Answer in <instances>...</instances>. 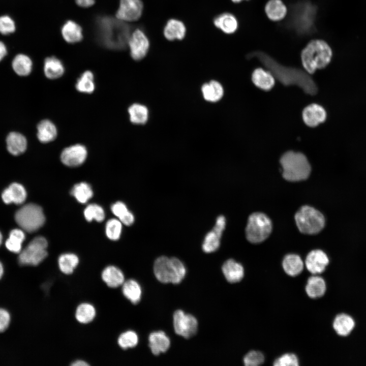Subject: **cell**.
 Returning a JSON list of instances; mask_svg holds the SVG:
<instances>
[{
	"label": "cell",
	"mask_w": 366,
	"mask_h": 366,
	"mask_svg": "<svg viewBox=\"0 0 366 366\" xmlns=\"http://www.w3.org/2000/svg\"><path fill=\"white\" fill-rule=\"evenodd\" d=\"M249 59L257 58L279 82L285 86L296 85L306 94L314 96L318 87L309 74L300 69L281 65L272 57L261 51L249 53Z\"/></svg>",
	"instance_id": "1"
},
{
	"label": "cell",
	"mask_w": 366,
	"mask_h": 366,
	"mask_svg": "<svg viewBox=\"0 0 366 366\" xmlns=\"http://www.w3.org/2000/svg\"><path fill=\"white\" fill-rule=\"evenodd\" d=\"M317 8L307 0L299 1L290 7L288 25L300 35L312 34L315 29Z\"/></svg>",
	"instance_id": "2"
},
{
	"label": "cell",
	"mask_w": 366,
	"mask_h": 366,
	"mask_svg": "<svg viewBox=\"0 0 366 366\" xmlns=\"http://www.w3.org/2000/svg\"><path fill=\"white\" fill-rule=\"evenodd\" d=\"M332 51L329 44L321 39L309 42L301 52L302 66L309 74L325 68L330 62Z\"/></svg>",
	"instance_id": "3"
},
{
	"label": "cell",
	"mask_w": 366,
	"mask_h": 366,
	"mask_svg": "<svg viewBox=\"0 0 366 366\" xmlns=\"http://www.w3.org/2000/svg\"><path fill=\"white\" fill-rule=\"evenodd\" d=\"M282 176L290 181H298L307 179L311 167L306 156L301 152L288 151L280 158Z\"/></svg>",
	"instance_id": "4"
},
{
	"label": "cell",
	"mask_w": 366,
	"mask_h": 366,
	"mask_svg": "<svg viewBox=\"0 0 366 366\" xmlns=\"http://www.w3.org/2000/svg\"><path fill=\"white\" fill-rule=\"evenodd\" d=\"M153 269L156 278L162 283L179 284L186 274L185 266L175 257H158L154 262Z\"/></svg>",
	"instance_id": "5"
},
{
	"label": "cell",
	"mask_w": 366,
	"mask_h": 366,
	"mask_svg": "<svg viewBox=\"0 0 366 366\" xmlns=\"http://www.w3.org/2000/svg\"><path fill=\"white\" fill-rule=\"evenodd\" d=\"M294 219L298 230L303 234H317L325 226V218L323 214L308 205L301 207L295 214Z\"/></svg>",
	"instance_id": "6"
},
{
	"label": "cell",
	"mask_w": 366,
	"mask_h": 366,
	"mask_svg": "<svg viewBox=\"0 0 366 366\" xmlns=\"http://www.w3.org/2000/svg\"><path fill=\"white\" fill-rule=\"evenodd\" d=\"M15 220L23 231L34 232L44 224L45 218L41 207L34 203L25 204L15 213Z\"/></svg>",
	"instance_id": "7"
},
{
	"label": "cell",
	"mask_w": 366,
	"mask_h": 366,
	"mask_svg": "<svg viewBox=\"0 0 366 366\" xmlns=\"http://www.w3.org/2000/svg\"><path fill=\"white\" fill-rule=\"evenodd\" d=\"M272 228L270 219L264 214L256 212L249 217L246 228L247 240L251 243H258L265 240Z\"/></svg>",
	"instance_id": "8"
},
{
	"label": "cell",
	"mask_w": 366,
	"mask_h": 366,
	"mask_svg": "<svg viewBox=\"0 0 366 366\" xmlns=\"http://www.w3.org/2000/svg\"><path fill=\"white\" fill-rule=\"evenodd\" d=\"M48 242L43 236L34 238L19 253V264L21 265L37 266L47 256Z\"/></svg>",
	"instance_id": "9"
},
{
	"label": "cell",
	"mask_w": 366,
	"mask_h": 366,
	"mask_svg": "<svg viewBox=\"0 0 366 366\" xmlns=\"http://www.w3.org/2000/svg\"><path fill=\"white\" fill-rule=\"evenodd\" d=\"M174 331L176 334L186 339L194 336L198 330V321L191 314H186L182 310L176 311L173 316Z\"/></svg>",
	"instance_id": "10"
},
{
	"label": "cell",
	"mask_w": 366,
	"mask_h": 366,
	"mask_svg": "<svg viewBox=\"0 0 366 366\" xmlns=\"http://www.w3.org/2000/svg\"><path fill=\"white\" fill-rule=\"evenodd\" d=\"M128 46L129 47L132 58L135 60H140L147 53L149 42L145 34L141 29H136L132 33Z\"/></svg>",
	"instance_id": "11"
},
{
	"label": "cell",
	"mask_w": 366,
	"mask_h": 366,
	"mask_svg": "<svg viewBox=\"0 0 366 366\" xmlns=\"http://www.w3.org/2000/svg\"><path fill=\"white\" fill-rule=\"evenodd\" d=\"M143 9L141 0H120L115 17L124 22L135 21L141 16Z\"/></svg>",
	"instance_id": "12"
},
{
	"label": "cell",
	"mask_w": 366,
	"mask_h": 366,
	"mask_svg": "<svg viewBox=\"0 0 366 366\" xmlns=\"http://www.w3.org/2000/svg\"><path fill=\"white\" fill-rule=\"evenodd\" d=\"M226 226V219L219 216L216 220L213 229L205 235L202 245L203 251L207 253L217 251L220 245V240Z\"/></svg>",
	"instance_id": "13"
},
{
	"label": "cell",
	"mask_w": 366,
	"mask_h": 366,
	"mask_svg": "<svg viewBox=\"0 0 366 366\" xmlns=\"http://www.w3.org/2000/svg\"><path fill=\"white\" fill-rule=\"evenodd\" d=\"M87 151L85 146L76 144L65 148L60 155L62 163L69 167H76L81 165L85 161Z\"/></svg>",
	"instance_id": "14"
},
{
	"label": "cell",
	"mask_w": 366,
	"mask_h": 366,
	"mask_svg": "<svg viewBox=\"0 0 366 366\" xmlns=\"http://www.w3.org/2000/svg\"><path fill=\"white\" fill-rule=\"evenodd\" d=\"M328 263V256L325 252L319 249L310 252L305 260L307 269L313 274L323 272Z\"/></svg>",
	"instance_id": "15"
},
{
	"label": "cell",
	"mask_w": 366,
	"mask_h": 366,
	"mask_svg": "<svg viewBox=\"0 0 366 366\" xmlns=\"http://www.w3.org/2000/svg\"><path fill=\"white\" fill-rule=\"evenodd\" d=\"M302 116L304 123L308 126L315 127L325 121L327 113L322 106L313 103L303 109Z\"/></svg>",
	"instance_id": "16"
},
{
	"label": "cell",
	"mask_w": 366,
	"mask_h": 366,
	"mask_svg": "<svg viewBox=\"0 0 366 366\" xmlns=\"http://www.w3.org/2000/svg\"><path fill=\"white\" fill-rule=\"evenodd\" d=\"M26 198L25 188L21 184L14 182L5 189L2 193V198L6 204L12 203L16 204L23 203Z\"/></svg>",
	"instance_id": "17"
},
{
	"label": "cell",
	"mask_w": 366,
	"mask_h": 366,
	"mask_svg": "<svg viewBox=\"0 0 366 366\" xmlns=\"http://www.w3.org/2000/svg\"><path fill=\"white\" fill-rule=\"evenodd\" d=\"M148 346L152 354L158 355L168 350L170 346V340L164 331H154L149 335Z\"/></svg>",
	"instance_id": "18"
},
{
	"label": "cell",
	"mask_w": 366,
	"mask_h": 366,
	"mask_svg": "<svg viewBox=\"0 0 366 366\" xmlns=\"http://www.w3.org/2000/svg\"><path fill=\"white\" fill-rule=\"evenodd\" d=\"M101 278L105 284L111 288L122 286L125 281V276L121 270L114 265L106 267L102 271Z\"/></svg>",
	"instance_id": "19"
},
{
	"label": "cell",
	"mask_w": 366,
	"mask_h": 366,
	"mask_svg": "<svg viewBox=\"0 0 366 366\" xmlns=\"http://www.w3.org/2000/svg\"><path fill=\"white\" fill-rule=\"evenodd\" d=\"M222 270L226 280L231 283L240 281L244 276L242 265L232 259H228L224 263Z\"/></svg>",
	"instance_id": "20"
},
{
	"label": "cell",
	"mask_w": 366,
	"mask_h": 366,
	"mask_svg": "<svg viewBox=\"0 0 366 366\" xmlns=\"http://www.w3.org/2000/svg\"><path fill=\"white\" fill-rule=\"evenodd\" d=\"M186 33V27L184 23L176 19L168 20L163 30L165 38L169 41L182 40Z\"/></svg>",
	"instance_id": "21"
},
{
	"label": "cell",
	"mask_w": 366,
	"mask_h": 366,
	"mask_svg": "<svg viewBox=\"0 0 366 366\" xmlns=\"http://www.w3.org/2000/svg\"><path fill=\"white\" fill-rule=\"evenodd\" d=\"M252 80L255 86L265 91L272 89L275 83L273 75L268 71L261 68L255 69L253 71Z\"/></svg>",
	"instance_id": "22"
},
{
	"label": "cell",
	"mask_w": 366,
	"mask_h": 366,
	"mask_svg": "<svg viewBox=\"0 0 366 366\" xmlns=\"http://www.w3.org/2000/svg\"><path fill=\"white\" fill-rule=\"evenodd\" d=\"M213 22L216 27L227 34L235 33L238 27L236 17L230 13H223L217 16Z\"/></svg>",
	"instance_id": "23"
},
{
	"label": "cell",
	"mask_w": 366,
	"mask_h": 366,
	"mask_svg": "<svg viewBox=\"0 0 366 366\" xmlns=\"http://www.w3.org/2000/svg\"><path fill=\"white\" fill-rule=\"evenodd\" d=\"M8 151L14 156H18L23 153L27 148V140L21 134L12 132L10 133L6 138Z\"/></svg>",
	"instance_id": "24"
},
{
	"label": "cell",
	"mask_w": 366,
	"mask_h": 366,
	"mask_svg": "<svg viewBox=\"0 0 366 366\" xmlns=\"http://www.w3.org/2000/svg\"><path fill=\"white\" fill-rule=\"evenodd\" d=\"M37 137L42 143L53 141L57 137V130L55 125L48 119L41 121L37 125Z\"/></svg>",
	"instance_id": "25"
},
{
	"label": "cell",
	"mask_w": 366,
	"mask_h": 366,
	"mask_svg": "<svg viewBox=\"0 0 366 366\" xmlns=\"http://www.w3.org/2000/svg\"><path fill=\"white\" fill-rule=\"evenodd\" d=\"M326 289L324 280L321 277L313 275L309 278L305 290L309 297L317 298L322 296Z\"/></svg>",
	"instance_id": "26"
},
{
	"label": "cell",
	"mask_w": 366,
	"mask_h": 366,
	"mask_svg": "<svg viewBox=\"0 0 366 366\" xmlns=\"http://www.w3.org/2000/svg\"><path fill=\"white\" fill-rule=\"evenodd\" d=\"M282 267L288 276L295 277L301 272L304 267V263L299 256L290 254L284 258Z\"/></svg>",
	"instance_id": "27"
},
{
	"label": "cell",
	"mask_w": 366,
	"mask_h": 366,
	"mask_svg": "<svg viewBox=\"0 0 366 366\" xmlns=\"http://www.w3.org/2000/svg\"><path fill=\"white\" fill-rule=\"evenodd\" d=\"M265 12L270 20L277 21L285 17L287 8L281 0H269L265 6Z\"/></svg>",
	"instance_id": "28"
},
{
	"label": "cell",
	"mask_w": 366,
	"mask_h": 366,
	"mask_svg": "<svg viewBox=\"0 0 366 366\" xmlns=\"http://www.w3.org/2000/svg\"><path fill=\"white\" fill-rule=\"evenodd\" d=\"M61 32L64 40L69 43L79 42L83 38L81 27L72 20L66 22L62 27Z\"/></svg>",
	"instance_id": "29"
},
{
	"label": "cell",
	"mask_w": 366,
	"mask_h": 366,
	"mask_svg": "<svg viewBox=\"0 0 366 366\" xmlns=\"http://www.w3.org/2000/svg\"><path fill=\"white\" fill-rule=\"evenodd\" d=\"M46 77L50 79L60 78L64 74L65 67L62 62L55 56L47 57L44 64Z\"/></svg>",
	"instance_id": "30"
},
{
	"label": "cell",
	"mask_w": 366,
	"mask_h": 366,
	"mask_svg": "<svg viewBox=\"0 0 366 366\" xmlns=\"http://www.w3.org/2000/svg\"><path fill=\"white\" fill-rule=\"evenodd\" d=\"M354 326V319L350 316L344 313L338 315L333 322L334 330L341 336H347L349 334Z\"/></svg>",
	"instance_id": "31"
},
{
	"label": "cell",
	"mask_w": 366,
	"mask_h": 366,
	"mask_svg": "<svg viewBox=\"0 0 366 366\" xmlns=\"http://www.w3.org/2000/svg\"><path fill=\"white\" fill-rule=\"evenodd\" d=\"M122 293L133 304H137L141 299L142 289L138 282L133 279H129L122 285Z\"/></svg>",
	"instance_id": "32"
},
{
	"label": "cell",
	"mask_w": 366,
	"mask_h": 366,
	"mask_svg": "<svg viewBox=\"0 0 366 366\" xmlns=\"http://www.w3.org/2000/svg\"><path fill=\"white\" fill-rule=\"evenodd\" d=\"M201 90L204 99L211 102L219 101L224 95L223 86L215 80L203 84Z\"/></svg>",
	"instance_id": "33"
},
{
	"label": "cell",
	"mask_w": 366,
	"mask_h": 366,
	"mask_svg": "<svg viewBox=\"0 0 366 366\" xmlns=\"http://www.w3.org/2000/svg\"><path fill=\"white\" fill-rule=\"evenodd\" d=\"M96 315V310L94 306L87 302L79 304L75 312L76 320L81 324H88L92 322Z\"/></svg>",
	"instance_id": "34"
},
{
	"label": "cell",
	"mask_w": 366,
	"mask_h": 366,
	"mask_svg": "<svg viewBox=\"0 0 366 366\" xmlns=\"http://www.w3.org/2000/svg\"><path fill=\"white\" fill-rule=\"evenodd\" d=\"M79 261L78 256L74 254H63L58 259L59 269L65 274H71L77 266Z\"/></svg>",
	"instance_id": "35"
},
{
	"label": "cell",
	"mask_w": 366,
	"mask_h": 366,
	"mask_svg": "<svg viewBox=\"0 0 366 366\" xmlns=\"http://www.w3.org/2000/svg\"><path fill=\"white\" fill-rule=\"evenodd\" d=\"M12 67L17 75L21 76H27L32 70L33 63L28 56L19 54L13 59Z\"/></svg>",
	"instance_id": "36"
},
{
	"label": "cell",
	"mask_w": 366,
	"mask_h": 366,
	"mask_svg": "<svg viewBox=\"0 0 366 366\" xmlns=\"http://www.w3.org/2000/svg\"><path fill=\"white\" fill-rule=\"evenodd\" d=\"M25 234L23 230L20 229H14L9 233V238L5 242L7 249L10 252L18 253L22 250V245L25 239Z\"/></svg>",
	"instance_id": "37"
},
{
	"label": "cell",
	"mask_w": 366,
	"mask_h": 366,
	"mask_svg": "<svg viewBox=\"0 0 366 366\" xmlns=\"http://www.w3.org/2000/svg\"><path fill=\"white\" fill-rule=\"evenodd\" d=\"M130 121L137 125H142L147 120L148 111L144 105L135 103L131 105L128 108Z\"/></svg>",
	"instance_id": "38"
},
{
	"label": "cell",
	"mask_w": 366,
	"mask_h": 366,
	"mask_svg": "<svg viewBox=\"0 0 366 366\" xmlns=\"http://www.w3.org/2000/svg\"><path fill=\"white\" fill-rule=\"evenodd\" d=\"M111 209L112 213L123 224L130 226L134 223V215L128 210L127 206L123 202L118 201L114 203L111 206Z\"/></svg>",
	"instance_id": "39"
},
{
	"label": "cell",
	"mask_w": 366,
	"mask_h": 366,
	"mask_svg": "<svg viewBox=\"0 0 366 366\" xmlns=\"http://www.w3.org/2000/svg\"><path fill=\"white\" fill-rule=\"evenodd\" d=\"M75 87L80 93H92L95 88L93 73L90 71L84 72L77 79Z\"/></svg>",
	"instance_id": "40"
},
{
	"label": "cell",
	"mask_w": 366,
	"mask_h": 366,
	"mask_svg": "<svg viewBox=\"0 0 366 366\" xmlns=\"http://www.w3.org/2000/svg\"><path fill=\"white\" fill-rule=\"evenodd\" d=\"M71 194L81 203L87 202L93 195L90 185L84 182L76 184L71 191Z\"/></svg>",
	"instance_id": "41"
},
{
	"label": "cell",
	"mask_w": 366,
	"mask_h": 366,
	"mask_svg": "<svg viewBox=\"0 0 366 366\" xmlns=\"http://www.w3.org/2000/svg\"><path fill=\"white\" fill-rule=\"evenodd\" d=\"M138 340V336L134 331L127 330L119 336L117 344L121 349L126 350L136 346Z\"/></svg>",
	"instance_id": "42"
},
{
	"label": "cell",
	"mask_w": 366,
	"mask_h": 366,
	"mask_svg": "<svg viewBox=\"0 0 366 366\" xmlns=\"http://www.w3.org/2000/svg\"><path fill=\"white\" fill-rule=\"evenodd\" d=\"M83 213L85 218L88 222L93 220L97 222H102L105 218V212L103 208L97 204H90L87 205Z\"/></svg>",
	"instance_id": "43"
},
{
	"label": "cell",
	"mask_w": 366,
	"mask_h": 366,
	"mask_svg": "<svg viewBox=\"0 0 366 366\" xmlns=\"http://www.w3.org/2000/svg\"><path fill=\"white\" fill-rule=\"evenodd\" d=\"M121 222L117 219H112L108 221L106 225V234L111 240L119 239L122 229Z\"/></svg>",
	"instance_id": "44"
},
{
	"label": "cell",
	"mask_w": 366,
	"mask_h": 366,
	"mask_svg": "<svg viewBox=\"0 0 366 366\" xmlns=\"http://www.w3.org/2000/svg\"><path fill=\"white\" fill-rule=\"evenodd\" d=\"M263 354L258 351H251L243 358V363L246 366H258L263 363Z\"/></svg>",
	"instance_id": "45"
},
{
	"label": "cell",
	"mask_w": 366,
	"mask_h": 366,
	"mask_svg": "<svg viewBox=\"0 0 366 366\" xmlns=\"http://www.w3.org/2000/svg\"><path fill=\"white\" fill-rule=\"evenodd\" d=\"M299 361L296 355L286 353L277 358L273 362L274 366H298Z\"/></svg>",
	"instance_id": "46"
},
{
	"label": "cell",
	"mask_w": 366,
	"mask_h": 366,
	"mask_svg": "<svg viewBox=\"0 0 366 366\" xmlns=\"http://www.w3.org/2000/svg\"><path fill=\"white\" fill-rule=\"evenodd\" d=\"M15 24L13 20L9 16H0V33L8 35L15 30Z\"/></svg>",
	"instance_id": "47"
},
{
	"label": "cell",
	"mask_w": 366,
	"mask_h": 366,
	"mask_svg": "<svg viewBox=\"0 0 366 366\" xmlns=\"http://www.w3.org/2000/svg\"><path fill=\"white\" fill-rule=\"evenodd\" d=\"M9 313L4 309L0 308V332L5 331L10 322Z\"/></svg>",
	"instance_id": "48"
},
{
	"label": "cell",
	"mask_w": 366,
	"mask_h": 366,
	"mask_svg": "<svg viewBox=\"0 0 366 366\" xmlns=\"http://www.w3.org/2000/svg\"><path fill=\"white\" fill-rule=\"evenodd\" d=\"M77 5L83 8H88L92 6L95 0H75Z\"/></svg>",
	"instance_id": "49"
},
{
	"label": "cell",
	"mask_w": 366,
	"mask_h": 366,
	"mask_svg": "<svg viewBox=\"0 0 366 366\" xmlns=\"http://www.w3.org/2000/svg\"><path fill=\"white\" fill-rule=\"evenodd\" d=\"M7 53V48L4 43L0 41V61H1Z\"/></svg>",
	"instance_id": "50"
},
{
	"label": "cell",
	"mask_w": 366,
	"mask_h": 366,
	"mask_svg": "<svg viewBox=\"0 0 366 366\" xmlns=\"http://www.w3.org/2000/svg\"><path fill=\"white\" fill-rule=\"evenodd\" d=\"M89 365L87 362L83 360H76L71 364L72 366H88Z\"/></svg>",
	"instance_id": "51"
},
{
	"label": "cell",
	"mask_w": 366,
	"mask_h": 366,
	"mask_svg": "<svg viewBox=\"0 0 366 366\" xmlns=\"http://www.w3.org/2000/svg\"><path fill=\"white\" fill-rule=\"evenodd\" d=\"M4 274V267L2 263L0 262V279L2 278Z\"/></svg>",
	"instance_id": "52"
},
{
	"label": "cell",
	"mask_w": 366,
	"mask_h": 366,
	"mask_svg": "<svg viewBox=\"0 0 366 366\" xmlns=\"http://www.w3.org/2000/svg\"><path fill=\"white\" fill-rule=\"evenodd\" d=\"M242 1H244V0H231V1L234 3H239L241 2H242ZM246 1H249V0H246Z\"/></svg>",
	"instance_id": "53"
},
{
	"label": "cell",
	"mask_w": 366,
	"mask_h": 366,
	"mask_svg": "<svg viewBox=\"0 0 366 366\" xmlns=\"http://www.w3.org/2000/svg\"><path fill=\"white\" fill-rule=\"evenodd\" d=\"M2 240H3V236H2V233H1V231H0V246H1V243H2Z\"/></svg>",
	"instance_id": "54"
}]
</instances>
